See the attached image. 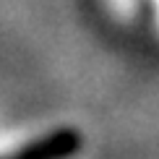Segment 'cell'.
<instances>
[{
    "label": "cell",
    "instance_id": "2",
    "mask_svg": "<svg viewBox=\"0 0 159 159\" xmlns=\"http://www.w3.org/2000/svg\"><path fill=\"white\" fill-rule=\"evenodd\" d=\"M151 3V13H154V24H157V31H159V0H149Z\"/></svg>",
    "mask_w": 159,
    "mask_h": 159
},
{
    "label": "cell",
    "instance_id": "1",
    "mask_svg": "<svg viewBox=\"0 0 159 159\" xmlns=\"http://www.w3.org/2000/svg\"><path fill=\"white\" fill-rule=\"evenodd\" d=\"M78 149H81V133L76 128H63L37 138L11 154H3L0 159H70Z\"/></svg>",
    "mask_w": 159,
    "mask_h": 159
}]
</instances>
